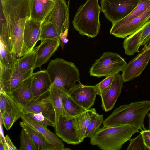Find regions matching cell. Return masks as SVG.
<instances>
[{"mask_svg": "<svg viewBox=\"0 0 150 150\" xmlns=\"http://www.w3.org/2000/svg\"><path fill=\"white\" fill-rule=\"evenodd\" d=\"M150 110V100L132 102L116 108L103 122L104 126L129 125L145 129L144 121Z\"/></svg>", "mask_w": 150, "mask_h": 150, "instance_id": "obj_1", "label": "cell"}, {"mask_svg": "<svg viewBox=\"0 0 150 150\" xmlns=\"http://www.w3.org/2000/svg\"><path fill=\"white\" fill-rule=\"evenodd\" d=\"M46 70L51 81V87L67 94L81 84L77 67L74 63L62 58H57L50 61Z\"/></svg>", "mask_w": 150, "mask_h": 150, "instance_id": "obj_2", "label": "cell"}, {"mask_svg": "<svg viewBox=\"0 0 150 150\" xmlns=\"http://www.w3.org/2000/svg\"><path fill=\"white\" fill-rule=\"evenodd\" d=\"M139 129L129 125L104 126L90 138V143L103 150H120Z\"/></svg>", "mask_w": 150, "mask_h": 150, "instance_id": "obj_3", "label": "cell"}, {"mask_svg": "<svg viewBox=\"0 0 150 150\" xmlns=\"http://www.w3.org/2000/svg\"><path fill=\"white\" fill-rule=\"evenodd\" d=\"M101 11L98 0H87L79 6L74 16L72 22L74 28L82 35L96 36L100 27Z\"/></svg>", "mask_w": 150, "mask_h": 150, "instance_id": "obj_4", "label": "cell"}, {"mask_svg": "<svg viewBox=\"0 0 150 150\" xmlns=\"http://www.w3.org/2000/svg\"><path fill=\"white\" fill-rule=\"evenodd\" d=\"M127 64L124 59L115 53L104 52L90 69V75L99 78L118 74Z\"/></svg>", "mask_w": 150, "mask_h": 150, "instance_id": "obj_5", "label": "cell"}, {"mask_svg": "<svg viewBox=\"0 0 150 150\" xmlns=\"http://www.w3.org/2000/svg\"><path fill=\"white\" fill-rule=\"evenodd\" d=\"M139 0H101V11L112 24L123 19L137 6Z\"/></svg>", "mask_w": 150, "mask_h": 150, "instance_id": "obj_6", "label": "cell"}, {"mask_svg": "<svg viewBox=\"0 0 150 150\" xmlns=\"http://www.w3.org/2000/svg\"><path fill=\"white\" fill-rule=\"evenodd\" d=\"M150 59V42L144 45L137 55L131 60L122 71L124 82L139 76L146 68Z\"/></svg>", "mask_w": 150, "mask_h": 150, "instance_id": "obj_7", "label": "cell"}, {"mask_svg": "<svg viewBox=\"0 0 150 150\" xmlns=\"http://www.w3.org/2000/svg\"><path fill=\"white\" fill-rule=\"evenodd\" d=\"M56 134L67 144L73 145L81 142L78 134L74 117L60 115L56 117Z\"/></svg>", "mask_w": 150, "mask_h": 150, "instance_id": "obj_8", "label": "cell"}, {"mask_svg": "<svg viewBox=\"0 0 150 150\" xmlns=\"http://www.w3.org/2000/svg\"><path fill=\"white\" fill-rule=\"evenodd\" d=\"M33 71L22 73L15 67L0 66V91L9 93L24 80L30 76Z\"/></svg>", "mask_w": 150, "mask_h": 150, "instance_id": "obj_9", "label": "cell"}, {"mask_svg": "<svg viewBox=\"0 0 150 150\" xmlns=\"http://www.w3.org/2000/svg\"><path fill=\"white\" fill-rule=\"evenodd\" d=\"M150 20V7L139 16L119 27L111 28L110 33L114 36L124 38L133 34Z\"/></svg>", "mask_w": 150, "mask_h": 150, "instance_id": "obj_10", "label": "cell"}, {"mask_svg": "<svg viewBox=\"0 0 150 150\" xmlns=\"http://www.w3.org/2000/svg\"><path fill=\"white\" fill-rule=\"evenodd\" d=\"M68 94L79 105L86 110L93 105L97 94L95 86L80 84L70 91Z\"/></svg>", "mask_w": 150, "mask_h": 150, "instance_id": "obj_11", "label": "cell"}, {"mask_svg": "<svg viewBox=\"0 0 150 150\" xmlns=\"http://www.w3.org/2000/svg\"><path fill=\"white\" fill-rule=\"evenodd\" d=\"M124 82L122 75L119 73L115 74L109 88L100 96L101 107L105 112L110 111L113 108L121 93Z\"/></svg>", "mask_w": 150, "mask_h": 150, "instance_id": "obj_12", "label": "cell"}, {"mask_svg": "<svg viewBox=\"0 0 150 150\" xmlns=\"http://www.w3.org/2000/svg\"><path fill=\"white\" fill-rule=\"evenodd\" d=\"M67 7L65 0H55L54 8L42 24H53L60 36V34L65 31L64 24L66 19Z\"/></svg>", "mask_w": 150, "mask_h": 150, "instance_id": "obj_13", "label": "cell"}, {"mask_svg": "<svg viewBox=\"0 0 150 150\" xmlns=\"http://www.w3.org/2000/svg\"><path fill=\"white\" fill-rule=\"evenodd\" d=\"M32 76L31 88L33 100H39L48 94L51 87V81L46 70L33 73Z\"/></svg>", "mask_w": 150, "mask_h": 150, "instance_id": "obj_14", "label": "cell"}, {"mask_svg": "<svg viewBox=\"0 0 150 150\" xmlns=\"http://www.w3.org/2000/svg\"><path fill=\"white\" fill-rule=\"evenodd\" d=\"M22 108L25 114L29 113H41L55 125L56 115L54 107L45 98L40 100H33Z\"/></svg>", "mask_w": 150, "mask_h": 150, "instance_id": "obj_15", "label": "cell"}, {"mask_svg": "<svg viewBox=\"0 0 150 150\" xmlns=\"http://www.w3.org/2000/svg\"><path fill=\"white\" fill-rule=\"evenodd\" d=\"M42 23L31 18L28 19L25 26L23 42L28 53L33 49L40 40Z\"/></svg>", "mask_w": 150, "mask_h": 150, "instance_id": "obj_16", "label": "cell"}, {"mask_svg": "<svg viewBox=\"0 0 150 150\" xmlns=\"http://www.w3.org/2000/svg\"><path fill=\"white\" fill-rule=\"evenodd\" d=\"M36 53L34 69L40 68L48 62L59 46L60 40L45 39L41 40Z\"/></svg>", "mask_w": 150, "mask_h": 150, "instance_id": "obj_17", "label": "cell"}, {"mask_svg": "<svg viewBox=\"0 0 150 150\" xmlns=\"http://www.w3.org/2000/svg\"><path fill=\"white\" fill-rule=\"evenodd\" d=\"M32 74L8 93L22 107L33 100L31 88Z\"/></svg>", "mask_w": 150, "mask_h": 150, "instance_id": "obj_18", "label": "cell"}, {"mask_svg": "<svg viewBox=\"0 0 150 150\" xmlns=\"http://www.w3.org/2000/svg\"><path fill=\"white\" fill-rule=\"evenodd\" d=\"M22 120L27 123L44 136L52 145L54 150H65L64 145L57 135L46 127L33 120L26 114L22 115L21 117Z\"/></svg>", "mask_w": 150, "mask_h": 150, "instance_id": "obj_19", "label": "cell"}, {"mask_svg": "<svg viewBox=\"0 0 150 150\" xmlns=\"http://www.w3.org/2000/svg\"><path fill=\"white\" fill-rule=\"evenodd\" d=\"M31 18L43 23L54 8V1L30 0Z\"/></svg>", "mask_w": 150, "mask_h": 150, "instance_id": "obj_20", "label": "cell"}, {"mask_svg": "<svg viewBox=\"0 0 150 150\" xmlns=\"http://www.w3.org/2000/svg\"><path fill=\"white\" fill-rule=\"evenodd\" d=\"M0 114H11L16 121L25 114L22 108L8 93L3 91H0Z\"/></svg>", "mask_w": 150, "mask_h": 150, "instance_id": "obj_21", "label": "cell"}, {"mask_svg": "<svg viewBox=\"0 0 150 150\" xmlns=\"http://www.w3.org/2000/svg\"><path fill=\"white\" fill-rule=\"evenodd\" d=\"M20 125L27 132L38 150H54L52 145L37 130L23 121Z\"/></svg>", "mask_w": 150, "mask_h": 150, "instance_id": "obj_22", "label": "cell"}, {"mask_svg": "<svg viewBox=\"0 0 150 150\" xmlns=\"http://www.w3.org/2000/svg\"><path fill=\"white\" fill-rule=\"evenodd\" d=\"M96 111L94 108H90L74 117L77 132L81 142L83 141L86 128L92 115Z\"/></svg>", "mask_w": 150, "mask_h": 150, "instance_id": "obj_23", "label": "cell"}, {"mask_svg": "<svg viewBox=\"0 0 150 150\" xmlns=\"http://www.w3.org/2000/svg\"><path fill=\"white\" fill-rule=\"evenodd\" d=\"M64 92L56 88L51 87L48 96L45 98L53 105L56 117L62 115L69 117L65 110L62 101V96Z\"/></svg>", "mask_w": 150, "mask_h": 150, "instance_id": "obj_24", "label": "cell"}, {"mask_svg": "<svg viewBox=\"0 0 150 150\" xmlns=\"http://www.w3.org/2000/svg\"><path fill=\"white\" fill-rule=\"evenodd\" d=\"M143 26L133 34L126 37L123 43L125 54L132 55L138 52L141 45V39L143 29Z\"/></svg>", "mask_w": 150, "mask_h": 150, "instance_id": "obj_25", "label": "cell"}, {"mask_svg": "<svg viewBox=\"0 0 150 150\" xmlns=\"http://www.w3.org/2000/svg\"><path fill=\"white\" fill-rule=\"evenodd\" d=\"M40 45L37 47L31 52L28 53L21 58H19L16 69L20 72L25 74L33 71L36 60V52Z\"/></svg>", "mask_w": 150, "mask_h": 150, "instance_id": "obj_26", "label": "cell"}, {"mask_svg": "<svg viewBox=\"0 0 150 150\" xmlns=\"http://www.w3.org/2000/svg\"><path fill=\"white\" fill-rule=\"evenodd\" d=\"M150 7V0H139L137 6L129 15L122 20L112 24L111 28H116L124 24L142 14Z\"/></svg>", "mask_w": 150, "mask_h": 150, "instance_id": "obj_27", "label": "cell"}, {"mask_svg": "<svg viewBox=\"0 0 150 150\" xmlns=\"http://www.w3.org/2000/svg\"><path fill=\"white\" fill-rule=\"evenodd\" d=\"M62 101L64 109L70 117H74L87 110L79 105L64 92L62 95Z\"/></svg>", "mask_w": 150, "mask_h": 150, "instance_id": "obj_28", "label": "cell"}, {"mask_svg": "<svg viewBox=\"0 0 150 150\" xmlns=\"http://www.w3.org/2000/svg\"><path fill=\"white\" fill-rule=\"evenodd\" d=\"M0 66L5 67H16L18 58L0 42Z\"/></svg>", "mask_w": 150, "mask_h": 150, "instance_id": "obj_29", "label": "cell"}, {"mask_svg": "<svg viewBox=\"0 0 150 150\" xmlns=\"http://www.w3.org/2000/svg\"><path fill=\"white\" fill-rule=\"evenodd\" d=\"M103 115L99 114L96 111L91 116L86 128L85 138H91L100 129L103 122Z\"/></svg>", "mask_w": 150, "mask_h": 150, "instance_id": "obj_30", "label": "cell"}, {"mask_svg": "<svg viewBox=\"0 0 150 150\" xmlns=\"http://www.w3.org/2000/svg\"><path fill=\"white\" fill-rule=\"evenodd\" d=\"M0 42L11 52L12 46L8 29L0 8Z\"/></svg>", "mask_w": 150, "mask_h": 150, "instance_id": "obj_31", "label": "cell"}, {"mask_svg": "<svg viewBox=\"0 0 150 150\" xmlns=\"http://www.w3.org/2000/svg\"><path fill=\"white\" fill-rule=\"evenodd\" d=\"M45 39L60 40V36L56 28L52 23H42L40 40Z\"/></svg>", "mask_w": 150, "mask_h": 150, "instance_id": "obj_32", "label": "cell"}, {"mask_svg": "<svg viewBox=\"0 0 150 150\" xmlns=\"http://www.w3.org/2000/svg\"><path fill=\"white\" fill-rule=\"evenodd\" d=\"M19 150H38L27 132L22 128L20 136Z\"/></svg>", "mask_w": 150, "mask_h": 150, "instance_id": "obj_33", "label": "cell"}, {"mask_svg": "<svg viewBox=\"0 0 150 150\" xmlns=\"http://www.w3.org/2000/svg\"><path fill=\"white\" fill-rule=\"evenodd\" d=\"M130 144L127 150H149L145 145L142 134H140L134 138L129 139Z\"/></svg>", "mask_w": 150, "mask_h": 150, "instance_id": "obj_34", "label": "cell"}, {"mask_svg": "<svg viewBox=\"0 0 150 150\" xmlns=\"http://www.w3.org/2000/svg\"><path fill=\"white\" fill-rule=\"evenodd\" d=\"M115 75L106 77L95 86L97 95L101 96L107 91L112 83Z\"/></svg>", "mask_w": 150, "mask_h": 150, "instance_id": "obj_35", "label": "cell"}, {"mask_svg": "<svg viewBox=\"0 0 150 150\" xmlns=\"http://www.w3.org/2000/svg\"><path fill=\"white\" fill-rule=\"evenodd\" d=\"M26 114L33 120L47 127L48 126L55 127V125L50 120L45 117L41 113H29Z\"/></svg>", "mask_w": 150, "mask_h": 150, "instance_id": "obj_36", "label": "cell"}, {"mask_svg": "<svg viewBox=\"0 0 150 150\" xmlns=\"http://www.w3.org/2000/svg\"><path fill=\"white\" fill-rule=\"evenodd\" d=\"M0 117L1 118L3 123L7 130H9L16 122L13 115L9 113L0 114Z\"/></svg>", "mask_w": 150, "mask_h": 150, "instance_id": "obj_37", "label": "cell"}, {"mask_svg": "<svg viewBox=\"0 0 150 150\" xmlns=\"http://www.w3.org/2000/svg\"><path fill=\"white\" fill-rule=\"evenodd\" d=\"M150 42V20L143 27L141 39V45L144 46Z\"/></svg>", "mask_w": 150, "mask_h": 150, "instance_id": "obj_38", "label": "cell"}, {"mask_svg": "<svg viewBox=\"0 0 150 150\" xmlns=\"http://www.w3.org/2000/svg\"><path fill=\"white\" fill-rule=\"evenodd\" d=\"M140 133L142 134L145 145L150 150V130L145 129L142 130Z\"/></svg>", "mask_w": 150, "mask_h": 150, "instance_id": "obj_39", "label": "cell"}, {"mask_svg": "<svg viewBox=\"0 0 150 150\" xmlns=\"http://www.w3.org/2000/svg\"><path fill=\"white\" fill-rule=\"evenodd\" d=\"M5 140L7 150H18L14 146L8 135H7L5 137Z\"/></svg>", "mask_w": 150, "mask_h": 150, "instance_id": "obj_40", "label": "cell"}, {"mask_svg": "<svg viewBox=\"0 0 150 150\" xmlns=\"http://www.w3.org/2000/svg\"><path fill=\"white\" fill-rule=\"evenodd\" d=\"M0 150H7L6 144L1 137H0Z\"/></svg>", "mask_w": 150, "mask_h": 150, "instance_id": "obj_41", "label": "cell"}, {"mask_svg": "<svg viewBox=\"0 0 150 150\" xmlns=\"http://www.w3.org/2000/svg\"><path fill=\"white\" fill-rule=\"evenodd\" d=\"M147 115L149 117V130H150V113H147Z\"/></svg>", "mask_w": 150, "mask_h": 150, "instance_id": "obj_42", "label": "cell"}, {"mask_svg": "<svg viewBox=\"0 0 150 150\" xmlns=\"http://www.w3.org/2000/svg\"><path fill=\"white\" fill-rule=\"evenodd\" d=\"M49 0L51 1H55V0Z\"/></svg>", "mask_w": 150, "mask_h": 150, "instance_id": "obj_43", "label": "cell"}]
</instances>
